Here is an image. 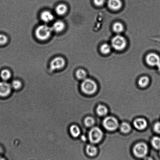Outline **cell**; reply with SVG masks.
Wrapping results in <instances>:
<instances>
[{
	"mask_svg": "<svg viewBox=\"0 0 160 160\" xmlns=\"http://www.w3.org/2000/svg\"><path fill=\"white\" fill-rule=\"evenodd\" d=\"M52 28L47 25L39 26L36 29L35 35L40 40H45L51 37Z\"/></svg>",
	"mask_w": 160,
	"mask_h": 160,
	"instance_id": "cell-1",
	"label": "cell"
},
{
	"mask_svg": "<svg viewBox=\"0 0 160 160\" xmlns=\"http://www.w3.org/2000/svg\"><path fill=\"white\" fill-rule=\"evenodd\" d=\"M81 88L84 93L87 95H92L97 90V85L92 80L86 78L82 83Z\"/></svg>",
	"mask_w": 160,
	"mask_h": 160,
	"instance_id": "cell-2",
	"label": "cell"
},
{
	"mask_svg": "<svg viewBox=\"0 0 160 160\" xmlns=\"http://www.w3.org/2000/svg\"><path fill=\"white\" fill-rule=\"evenodd\" d=\"M111 45L117 51H122L126 46L127 42L124 37L121 35L114 36L111 40Z\"/></svg>",
	"mask_w": 160,
	"mask_h": 160,
	"instance_id": "cell-3",
	"label": "cell"
},
{
	"mask_svg": "<svg viewBox=\"0 0 160 160\" xmlns=\"http://www.w3.org/2000/svg\"><path fill=\"white\" fill-rule=\"evenodd\" d=\"M133 151L136 157H145L148 153V147L146 144L143 142H139L135 146Z\"/></svg>",
	"mask_w": 160,
	"mask_h": 160,
	"instance_id": "cell-4",
	"label": "cell"
},
{
	"mask_svg": "<svg viewBox=\"0 0 160 160\" xmlns=\"http://www.w3.org/2000/svg\"><path fill=\"white\" fill-rule=\"evenodd\" d=\"M103 136L102 131L100 128L94 127L91 129L89 133V139L92 143H97L101 141Z\"/></svg>",
	"mask_w": 160,
	"mask_h": 160,
	"instance_id": "cell-5",
	"label": "cell"
},
{
	"mask_svg": "<svg viewBox=\"0 0 160 160\" xmlns=\"http://www.w3.org/2000/svg\"><path fill=\"white\" fill-rule=\"evenodd\" d=\"M103 126L109 131H114L118 126V122L114 117L111 116L106 117L103 121Z\"/></svg>",
	"mask_w": 160,
	"mask_h": 160,
	"instance_id": "cell-6",
	"label": "cell"
},
{
	"mask_svg": "<svg viewBox=\"0 0 160 160\" xmlns=\"http://www.w3.org/2000/svg\"><path fill=\"white\" fill-rule=\"evenodd\" d=\"M147 64L151 66H158L160 70V58L157 54L151 53L146 58Z\"/></svg>",
	"mask_w": 160,
	"mask_h": 160,
	"instance_id": "cell-7",
	"label": "cell"
},
{
	"mask_svg": "<svg viewBox=\"0 0 160 160\" xmlns=\"http://www.w3.org/2000/svg\"><path fill=\"white\" fill-rule=\"evenodd\" d=\"M65 65V59L62 57L55 58L51 61L50 64V68L52 70H60L63 68Z\"/></svg>",
	"mask_w": 160,
	"mask_h": 160,
	"instance_id": "cell-8",
	"label": "cell"
},
{
	"mask_svg": "<svg viewBox=\"0 0 160 160\" xmlns=\"http://www.w3.org/2000/svg\"><path fill=\"white\" fill-rule=\"evenodd\" d=\"M12 87L8 83L2 81L0 82V96L5 97L8 96L12 91Z\"/></svg>",
	"mask_w": 160,
	"mask_h": 160,
	"instance_id": "cell-9",
	"label": "cell"
},
{
	"mask_svg": "<svg viewBox=\"0 0 160 160\" xmlns=\"http://www.w3.org/2000/svg\"><path fill=\"white\" fill-rule=\"evenodd\" d=\"M108 7L113 10H117L122 7V2L121 0H108Z\"/></svg>",
	"mask_w": 160,
	"mask_h": 160,
	"instance_id": "cell-10",
	"label": "cell"
},
{
	"mask_svg": "<svg viewBox=\"0 0 160 160\" xmlns=\"http://www.w3.org/2000/svg\"><path fill=\"white\" fill-rule=\"evenodd\" d=\"M134 125L135 127L139 130H142L147 127V123L145 119L139 118L134 121Z\"/></svg>",
	"mask_w": 160,
	"mask_h": 160,
	"instance_id": "cell-11",
	"label": "cell"
},
{
	"mask_svg": "<svg viewBox=\"0 0 160 160\" xmlns=\"http://www.w3.org/2000/svg\"><path fill=\"white\" fill-rule=\"evenodd\" d=\"M41 18L45 23H49L54 19V16L51 12L48 11H45L41 14Z\"/></svg>",
	"mask_w": 160,
	"mask_h": 160,
	"instance_id": "cell-12",
	"label": "cell"
},
{
	"mask_svg": "<svg viewBox=\"0 0 160 160\" xmlns=\"http://www.w3.org/2000/svg\"><path fill=\"white\" fill-rule=\"evenodd\" d=\"M65 28V23L61 20H58L54 23L52 28L53 31L56 32H60L63 31Z\"/></svg>",
	"mask_w": 160,
	"mask_h": 160,
	"instance_id": "cell-13",
	"label": "cell"
},
{
	"mask_svg": "<svg viewBox=\"0 0 160 160\" xmlns=\"http://www.w3.org/2000/svg\"><path fill=\"white\" fill-rule=\"evenodd\" d=\"M69 131L70 134L73 137H78L81 134V130L79 127L77 125H72L70 127Z\"/></svg>",
	"mask_w": 160,
	"mask_h": 160,
	"instance_id": "cell-14",
	"label": "cell"
},
{
	"mask_svg": "<svg viewBox=\"0 0 160 160\" xmlns=\"http://www.w3.org/2000/svg\"><path fill=\"white\" fill-rule=\"evenodd\" d=\"M67 6L63 4H59L56 8V12L59 15H64L67 12Z\"/></svg>",
	"mask_w": 160,
	"mask_h": 160,
	"instance_id": "cell-15",
	"label": "cell"
},
{
	"mask_svg": "<svg viewBox=\"0 0 160 160\" xmlns=\"http://www.w3.org/2000/svg\"><path fill=\"white\" fill-rule=\"evenodd\" d=\"M86 152L89 156H95L97 153L96 147L91 145H88L86 148Z\"/></svg>",
	"mask_w": 160,
	"mask_h": 160,
	"instance_id": "cell-16",
	"label": "cell"
},
{
	"mask_svg": "<svg viewBox=\"0 0 160 160\" xmlns=\"http://www.w3.org/2000/svg\"><path fill=\"white\" fill-rule=\"evenodd\" d=\"M112 28L114 32L118 34H120L122 33L124 30L123 24L119 22H117L114 23L113 25Z\"/></svg>",
	"mask_w": 160,
	"mask_h": 160,
	"instance_id": "cell-17",
	"label": "cell"
},
{
	"mask_svg": "<svg viewBox=\"0 0 160 160\" xmlns=\"http://www.w3.org/2000/svg\"><path fill=\"white\" fill-rule=\"evenodd\" d=\"M108 112L107 108L103 105H99L97 108V112L98 115L100 116H104L106 115Z\"/></svg>",
	"mask_w": 160,
	"mask_h": 160,
	"instance_id": "cell-18",
	"label": "cell"
},
{
	"mask_svg": "<svg viewBox=\"0 0 160 160\" xmlns=\"http://www.w3.org/2000/svg\"><path fill=\"white\" fill-rule=\"evenodd\" d=\"M149 82V79L148 77L142 76L139 79L138 84L142 87H145L148 85Z\"/></svg>",
	"mask_w": 160,
	"mask_h": 160,
	"instance_id": "cell-19",
	"label": "cell"
},
{
	"mask_svg": "<svg viewBox=\"0 0 160 160\" xmlns=\"http://www.w3.org/2000/svg\"><path fill=\"white\" fill-rule=\"evenodd\" d=\"M111 47L110 45L108 44H104L100 47V51L103 54H108L110 52Z\"/></svg>",
	"mask_w": 160,
	"mask_h": 160,
	"instance_id": "cell-20",
	"label": "cell"
},
{
	"mask_svg": "<svg viewBox=\"0 0 160 160\" xmlns=\"http://www.w3.org/2000/svg\"><path fill=\"white\" fill-rule=\"evenodd\" d=\"M120 129L122 132L128 133L131 130V126L128 123L124 122L120 125Z\"/></svg>",
	"mask_w": 160,
	"mask_h": 160,
	"instance_id": "cell-21",
	"label": "cell"
},
{
	"mask_svg": "<svg viewBox=\"0 0 160 160\" xmlns=\"http://www.w3.org/2000/svg\"><path fill=\"white\" fill-rule=\"evenodd\" d=\"M76 76L78 79L84 80L86 78V73L84 70L79 69L76 71Z\"/></svg>",
	"mask_w": 160,
	"mask_h": 160,
	"instance_id": "cell-22",
	"label": "cell"
},
{
	"mask_svg": "<svg viewBox=\"0 0 160 160\" xmlns=\"http://www.w3.org/2000/svg\"><path fill=\"white\" fill-rule=\"evenodd\" d=\"M1 76L4 80H8L11 76L10 72L8 70H4L1 72Z\"/></svg>",
	"mask_w": 160,
	"mask_h": 160,
	"instance_id": "cell-23",
	"label": "cell"
},
{
	"mask_svg": "<svg viewBox=\"0 0 160 160\" xmlns=\"http://www.w3.org/2000/svg\"><path fill=\"white\" fill-rule=\"evenodd\" d=\"M151 143L152 146L156 149H160V138L155 137L152 139Z\"/></svg>",
	"mask_w": 160,
	"mask_h": 160,
	"instance_id": "cell-24",
	"label": "cell"
},
{
	"mask_svg": "<svg viewBox=\"0 0 160 160\" xmlns=\"http://www.w3.org/2000/svg\"><path fill=\"white\" fill-rule=\"evenodd\" d=\"M11 85L12 89L16 90H18L21 89L22 87V82L18 80H14L12 81Z\"/></svg>",
	"mask_w": 160,
	"mask_h": 160,
	"instance_id": "cell-25",
	"label": "cell"
},
{
	"mask_svg": "<svg viewBox=\"0 0 160 160\" xmlns=\"http://www.w3.org/2000/svg\"><path fill=\"white\" fill-rule=\"evenodd\" d=\"M84 124L86 126L90 127L93 126L95 123V120L92 117H86L84 120Z\"/></svg>",
	"mask_w": 160,
	"mask_h": 160,
	"instance_id": "cell-26",
	"label": "cell"
},
{
	"mask_svg": "<svg viewBox=\"0 0 160 160\" xmlns=\"http://www.w3.org/2000/svg\"><path fill=\"white\" fill-rule=\"evenodd\" d=\"M8 41V38L6 35L0 34V45L5 44Z\"/></svg>",
	"mask_w": 160,
	"mask_h": 160,
	"instance_id": "cell-27",
	"label": "cell"
},
{
	"mask_svg": "<svg viewBox=\"0 0 160 160\" xmlns=\"http://www.w3.org/2000/svg\"><path fill=\"white\" fill-rule=\"evenodd\" d=\"M106 0H94V4L97 6H101L104 4Z\"/></svg>",
	"mask_w": 160,
	"mask_h": 160,
	"instance_id": "cell-28",
	"label": "cell"
},
{
	"mask_svg": "<svg viewBox=\"0 0 160 160\" xmlns=\"http://www.w3.org/2000/svg\"><path fill=\"white\" fill-rule=\"evenodd\" d=\"M154 131L160 134V122H157L155 124L154 128H153Z\"/></svg>",
	"mask_w": 160,
	"mask_h": 160,
	"instance_id": "cell-29",
	"label": "cell"
},
{
	"mask_svg": "<svg viewBox=\"0 0 160 160\" xmlns=\"http://www.w3.org/2000/svg\"><path fill=\"white\" fill-rule=\"evenodd\" d=\"M144 160H153V158H152L150 157H145Z\"/></svg>",
	"mask_w": 160,
	"mask_h": 160,
	"instance_id": "cell-30",
	"label": "cell"
},
{
	"mask_svg": "<svg viewBox=\"0 0 160 160\" xmlns=\"http://www.w3.org/2000/svg\"><path fill=\"white\" fill-rule=\"evenodd\" d=\"M81 138L82 140L83 141H85L86 139V138L84 136H82Z\"/></svg>",
	"mask_w": 160,
	"mask_h": 160,
	"instance_id": "cell-31",
	"label": "cell"
},
{
	"mask_svg": "<svg viewBox=\"0 0 160 160\" xmlns=\"http://www.w3.org/2000/svg\"><path fill=\"white\" fill-rule=\"evenodd\" d=\"M0 160H7L5 157L0 156Z\"/></svg>",
	"mask_w": 160,
	"mask_h": 160,
	"instance_id": "cell-32",
	"label": "cell"
},
{
	"mask_svg": "<svg viewBox=\"0 0 160 160\" xmlns=\"http://www.w3.org/2000/svg\"><path fill=\"white\" fill-rule=\"evenodd\" d=\"M2 149L0 148V156H2Z\"/></svg>",
	"mask_w": 160,
	"mask_h": 160,
	"instance_id": "cell-33",
	"label": "cell"
},
{
	"mask_svg": "<svg viewBox=\"0 0 160 160\" xmlns=\"http://www.w3.org/2000/svg\"><path fill=\"white\" fill-rule=\"evenodd\" d=\"M159 156H160V152H159Z\"/></svg>",
	"mask_w": 160,
	"mask_h": 160,
	"instance_id": "cell-34",
	"label": "cell"
}]
</instances>
